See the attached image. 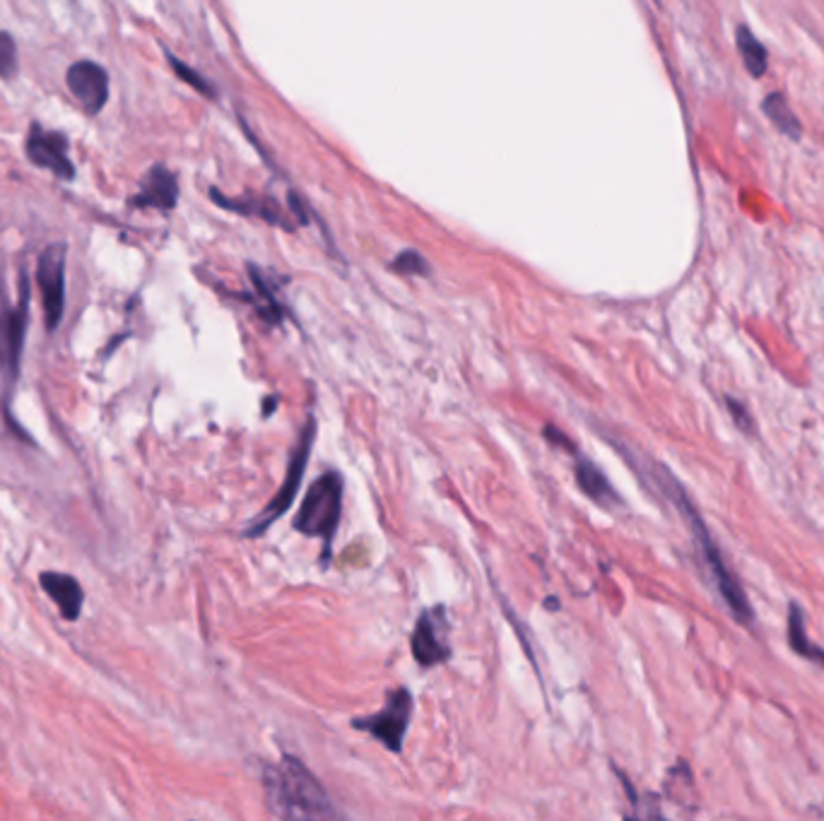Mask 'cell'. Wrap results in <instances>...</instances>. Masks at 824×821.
<instances>
[{
  "label": "cell",
  "mask_w": 824,
  "mask_h": 821,
  "mask_svg": "<svg viewBox=\"0 0 824 821\" xmlns=\"http://www.w3.org/2000/svg\"><path fill=\"white\" fill-rule=\"evenodd\" d=\"M263 786L270 810L280 821H330L336 817L324 786L294 757L278 766H263Z\"/></svg>",
  "instance_id": "cell-1"
},
{
  "label": "cell",
  "mask_w": 824,
  "mask_h": 821,
  "mask_svg": "<svg viewBox=\"0 0 824 821\" xmlns=\"http://www.w3.org/2000/svg\"><path fill=\"white\" fill-rule=\"evenodd\" d=\"M655 477H659V485L665 491V497L677 506L680 516L685 518V523L692 532L694 542H697V547H700V554L704 559L706 569H709L712 579L716 583V591L720 593V597H724L728 612L742 624V627H748V624H752V619H755L752 605L748 601V595H745L740 581L736 579V573H733L728 569V564L724 562V554H720L718 544L714 542L709 528L704 526V520L697 514V508H694V504L687 499L685 489L677 485L675 477H671L665 471H661V467H655Z\"/></svg>",
  "instance_id": "cell-2"
},
{
  "label": "cell",
  "mask_w": 824,
  "mask_h": 821,
  "mask_svg": "<svg viewBox=\"0 0 824 821\" xmlns=\"http://www.w3.org/2000/svg\"><path fill=\"white\" fill-rule=\"evenodd\" d=\"M340 511L343 477L340 473H324L314 482L312 489L306 491V497L300 506V514L294 518V528H297L302 536L324 540V557H321V564L324 566H328L330 562V547L340 523Z\"/></svg>",
  "instance_id": "cell-3"
},
{
  "label": "cell",
  "mask_w": 824,
  "mask_h": 821,
  "mask_svg": "<svg viewBox=\"0 0 824 821\" xmlns=\"http://www.w3.org/2000/svg\"><path fill=\"white\" fill-rule=\"evenodd\" d=\"M314 434H316V424H314V420H308L306 426L302 429V434H300L297 449H294V453H292L285 482H282V487L278 489L275 497L270 499V504L263 508V511L251 520L247 530H243V538L263 536V532L270 526H273L280 516H285L290 511V506L294 504V499H297V491H300V485L304 479V471H306V463H308V453H312Z\"/></svg>",
  "instance_id": "cell-4"
},
{
  "label": "cell",
  "mask_w": 824,
  "mask_h": 821,
  "mask_svg": "<svg viewBox=\"0 0 824 821\" xmlns=\"http://www.w3.org/2000/svg\"><path fill=\"white\" fill-rule=\"evenodd\" d=\"M410 719H412V694L405 687H398L386 694V703L381 711L371 713V715H362V719H355L353 727L362 730V733L379 739L389 752L401 754L405 733L410 727Z\"/></svg>",
  "instance_id": "cell-5"
},
{
  "label": "cell",
  "mask_w": 824,
  "mask_h": 821,
  "mask_svg": "<svg viewBox=\"0 0 824 821\" xmlns=\"http://www.w3.org/2000/svg\"><path fill=\"white\" fill-rule=\"evenodd\" d=\"M30 282L22 272L20 278V304L0 311V376L8 388L20 379L22 347L24 335H28V316H30Z\"/></svg>",
  "instance_id": "cell-6"
},
{
  "label": "cell",
  "mask_w": 824,
  "mask_h": 821,
  "mask_svg": "<svg viewBox=\"0 0 824 821\" xmlns=\"http://www.w3.org/2000/svg\"><path fill=\"white\" fill-rule=\"evenodd\" d=\"M36 284L42 290L46 331L54 333L66 309V244H51L39 256Z\"/></svg>",
  "instance_id": "cell-7"
},
{
  "label": "cell",
  "mask_w": 824,
  "mask_h": 821,
  "mask_svg": "<svg viewBox=\"0 0 824 821\" xmlns=\"http://www.w3.org/2000/svg\"><path fill=\"white\" fill-rule=\"evenodd\" d=\"M410 650L412 658H415L422 668H436V665L451 660L448 617L444 605L424 609L418 617L415 631L410 636Z\"/></svg>",
  "instance_id": "cell-8"
},
{
  "label": "cell",
  "mask_w": 824,
  "mask_h": 821,
  "mask_svg": "<svg viewBox=\"0 0 824 821\" xmlns=\"http://www.w3.org/2000/svg\"><path fill=\"white\" fill-rule=\"evenodd\" d=\"M24 150H28V158L34 166L46 169V172H51L61 181L75 179V164L68 158V140L63 133L32 123Z\"/></svg>",
  "instance_id": "cell-9"
},
{
  "label": "cell",
  "mask_w": 824,
  "mask_h": 821,
  "mask_svg": "<svg viewBox=\"0 0 824 821\" xmlns=\"http://www.w3.org/2000/svg\"><path fill=\"white\" fill-rule=\"evenodd\" d=\"M66 85L89 116H97L109 101V73L95 61L73 63L66 73Z\"/></svg>",
  "instance_id": "cell-10"
},
{
  "label": "cell",
  "mask_w": 824,
  "mask_h": 821,
  "mask_svg": "<svg viewBox=\"0 0 824 821\" xmlns=\"http://www.w3.org/2000/svg\"><path fill=\"white\" fill-rule=\"evenodd\" d=\"M39 583H42L44 593L56 603L61 617L66 622H77L83 615V605H85V591L80 581L71 573H61V571H44L39 573Z\"/></svg>",
  "instance_id": "cell-11"
},
{
  "label": "cell",
  "mask_w": 824,
  "mask_h": 821,
  "mask_svg": "<svg viewBox=\"0 0 824 821\" xmlns=\"http://www.w3.org/2000/svg\"><path fill=\"white\" fill-rule=\"evenodd\" d=\"M178 201V181L170 169L158 164L145 174L140 193L131 201L133 207H158L162 213H170Z\"/></svg>",
  "instance_id": "cell-12"
},
{
  "label": "cell",
  "mask_w": 824,
  "mask_h": 821,
  "mask_svg": "<svg viewBox=\"0 0 824 821\" xmlns=\"http://www.w3.org/2000/svg\"><path fill=\"white\" fill-rule=\"evenodd\" d=\"M210 195H213V201H215L217 205L227 207V210H235V213H241V215H256V217H261V219L270 222V225H280V227H285V229H294V227L290 225V222L285 219V213L280 210V205H278L275 201H270V198H256V195H253V198L231 201V198H225V195L217 193L215 188L210 191Z\"/></svg>",
  "instance_id": "cell-13"
},
{
  "label": "cell",
  "mask_w": 824,
  "mask_h": 821,
  "mask_svg": "<svg viewBox=\"0 0 824 821\" xmlns=\"http://www.w3.org/2000/svg\"><path fill=\"white\" fill-rule=\"evenodd\" d=\"M789 646L793 653L810 662H817L824 670V648H820L815 641H810L805 627V612L798 603H791L789 607Z\"/></svg>",
  "instance_id": "cell-14"
},
{
  "label": "cell",
  "mask_w": 824,
  "mask_h": 821,
  "mask_svg": "<svg viewBox=\"0 0 824 821\" xmlns=\"http://www.w3.org/2000/svg\"><path fill=\"white\" fill-rule=\"evenodd\" d=\"M576 482H578V487L584 489L586 497H590L596 504L600 506L620 504V497H617V491L610 487V482L605 479V475L590 461L576 463Z\"/></svg>",
  "instance_id": "cell-15"
},
{
  "label": "cell",
  "mask_w": 824,
  "mask_h": 821,
  "mask_svg": "<svg viewBox=\"0 0 824 821\" xmlns=\"http://www.w3.org/2000/svg\"><path fill=\"white\" fill-rule=\"evenodd\" d=\"M762 111L767 114V119L777 126L779 133H783L791 140H801L803 123L798 121V116L793 114L787 97H783L781 93L767 95L765 101H762Z\"/></svg>",
  "instance_id": "cell-16"
},
{
  "label": "cell",
  "mask_w": 824,
  "mask_h": 821,
  "mask_svg": "<svg viewBox=\"0 0 824 821\" xmlns=\"http://www.w3.org/2000/svg\"><path fill=\"white\" fill-rule=\"evenodd\" d=\"M736 36H738V51H740V56L745 61V68L750 71V75L762 77L767 73V65H769L767 48L762 46V42H759L750 28H745V24H740Z\"/></svg>",
  "instance_id": "cell-17"
},
{
  "label": "cell",
  "mask_w": 824,
  "mask_h": 821,
  "mask_svg": "<svg viewBox=\"0 0 824 821\" xmlns=\"http://www.w3.org/2000/svg\"><path fill=\"white\" fill-rule=\"evenodd\" d=\"M251 280H253V284H256V306H259L256 311H259V314H261L268 323H280V321H282V306L275 302L273 292L268 290L263 276H261V272L256 270V268H251Z\"/></svg>",
  "instance_id": "cell-18"
},
{
  "label": "cell",
  "mask_w": 824,
  "mask_h": 821,
  "mask_svg": "<svg viewBox=\"0 0 824 821\" xmlns=\"http://www.w3.org/2000/svg\"><path fill=\"white\" fill-rule=\"evenodd\" d=\"M391 268L395 272H403V276H430V263L418 251H403L393 260Z\"/></svg>",
  "instance_id": "cell-19"
},
{
  "label": "cell",
  "mask_w": 824,
  "mask_h": 821,
  "mask_svg": "<svg viewBox=\"0 0 824 821\" xmlns=\"http://www.w3.org/2000/svg\"><path fill=\"white\" fill-rule=\"evenodd\" d=\"M18 73V46L8 32H0V77Z\"/></svg>",
  "instance_id": "cell-20"
},
{
  "label": "cell",
  "mask_w": 824,
  "mask_h": 821,
  "mask_svg": "<svg viewBox=\"0 0 824 821\" xmlns=\"http://www.w3.org/2000/svg\"><path fill=\"white\" fill-rule=\"evenodd\" d=\"M170 65H172V68L176 71V75L178 77H182V80L184 83H188L193 89H198V93H203V95H208V97H213L215 95V89H213V85L208 83V80H203V77L196 73V71H191L188 68V65L186 63H182V61H178L176 56H172L170 54Z\"/></svg>",
  "instance_id": "cell-21"
},
{
  "label": "cell",
  "mask_w": 824,
  "mask_h": 821,
  "mask_svg": "<svg viewBox=\"0 0 824 821\" xmlns=\"http://www.w3.org/2000/svg\"><path fill=\"white\" fill-rule=\"evenodd\" d=\"M728 410H730L733 417H736V424L742 429V432H750V426H748L750 424V414L740 408V402L728 398Z\"/></svg>",
  "instance_id": "cell-22"
},
{
  "label": "cell",
  "mask_w": 824,
  "mask_h": 821,
  "mask_svg": "<svg viewBox=\"0 0 824 821\" xmlns=\"http://www.w3.org/2000/svg\"><path fill=\"white\" fill-rule=\"evenodd\" d=\"M625 821H637V819H632V817H627V819H625Z\"/></svg>",
  "instance_id": "cell-23"
}]
</instances>
